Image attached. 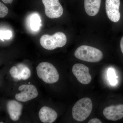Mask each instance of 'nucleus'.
<instances>
[{"label": "nucleus", "instance_id": "nucleus-1", "mask_svg": "<svg viewBox=\"0 0 123 123\" xmlns=\"http://www.w3.org/2000/svg\"><path fill=\"white\" fill-rule=\"evenodd\" d=\"M92 108V101L89 98H84L79 99L73 107V118L79 122L84 121L90 115Z\"/></svg>", "mask_w": 123, "mask_h": 123}, {"label": "nucleus", "instance_id": "nucleus-2", "mask_svg": "<svg viewBox=\"0 0 123 123\" xmlns=\"http://www.w3.org/2000/svg\"><path fill=\"white\" fill-rule=\"evenodd\" d=\"M74 55L78 59L91 63L99 62L103 56V53L99 49L86 45L78 48Z\"/></svg>", "mask_w": 123, "mask_h": 123}, {"label": "nucleus", "instance_id": "nucleus-3", "mask_svg": "<svg viewBox=\"0 0 123 123\" xmlns=\"http://www.w3.org/2000/svg\"><path fill=\"white\" fill-rule=\"evenodd\" d=\"M36 70L38 76L45 83L53 84L57 82L59 79L58 71L50 63L42 62L37 66Z\"/></svg>", "mask_w": 123, "mask_h": 123}, {"label": "nucleus", "instance_id": "nucleus-4", "mask_svg": "<svg viewBox=\"0 0 123 123\" xmlns=\"http://www.w3.org/2000/svg\"><path fill=\"white\" fill-rule=\"evenodd\" d=\"M40 42L43 48L51 50L64 46L67 42V38L64 33L58 32L53 35L45 34L42 36Z\"/></svg>", "mask_w": 123, "mask_h": 123}, {"label": "nucleus", "instance_id": "nucleus-5", "mask_svg": "<svg viewBox=\"0 0 123 123\" xmlns=\"http://www.w3.org/2000/svg\"><path fill=\"white\" fill-rule=\"evenodd\" d=\"M45 14L49 18H57L63 14V9L59 0H42Z\"/></svg>", "mask_w": 123, "mask_h": 123}, {"label": "nucleus", "instance_id": "nucleus-6", "mask_svg": "<svg viewBox=\"0 0 123 123\" xmlns=\"http://www.w3.org/2000/svg\"><path fill=\"white\" fill-rule=\"evenodd\" d=\"M18 90L21 92L15 95V99L21 102H26L37 97V90L32 85H23L19 86Z\"/></svg>", "mask_w": 123, "mask_h": 123}, {"label": "nucleus", "instance_id": "nucleus-7", "mask_svg": "<svg viewBox=\"0 0 123 123\" xmlns=\"http://www.w3.org/2000/svg\"><path fill=\"white\" fill-rule=\"evenodd\" d=\"M72 72L78 81L82 84L87 85L92 80V77L90 74L89 68L85 65L75 64L73 66Z\"/></svg>", "mask_w": 123, "mask_h": 123}, {"label": "nucleus", "instance_id": "nucleus-8", "mask_svg": "<svg viewBox=\"0 0 123 123\" xmlns=\"http://www.w3.org/2000/svg\"><path fill=\"white\" fill-rule=\"evenodd\" d=\"M120 2V0H106V12L108 17L114 22H118L120 18L119 11Z\"/></svg>", "mask_w": 123, "mask_h": 123}, {"label": "nucleus", "instance_id": "nucleus-9", "mask_svg": "<svg viewBox=\"0 0 123 123\" xmlns=\"http://www.w3.org/2000/svg\"><path fill=\"white\" fill-rule=\"evenodd\" d=\"M103 114L108 120L116 121L121 119L123 118V104L107 107L104 110Z\"/></svg>", "mask_w": 123, "mask_h": 123}, {"label": "nucleus", "instance_id": "nucleus-10", "mask_svg": "<svg viewBox=\"0 0 123 123\" xmlns=\"http://www.w3.org/2000/svg\"><path fill=\"white\" fill-rule=\"evenodd\" d=\"M7 108L11 119L13 121H18L22 112V104L15 100H10L7 102Z\"/></svg>", "mask_w": 123, "mask_h": 123}, {"label": "nucleus", "instance_id": "nucleus-11", "mask_svg": "<svg viewBox=\"0 0 123 123\" xmlns=\"http://www.w3.org/2000/svg\"><path fill=\"white\" fill-rule=\"evenodd\" d=\"M38 115L40 121L44 123H53L55 121L58 116L55 111L46 106L40 109Z\"/></svg>", "mask_w": 123, "mask_h": 123}, {"label": "nucleus", "instance_id": "nucleus-12", "mask_svg": "<svg viewBox=\"0 0 123 123\" xmlns=\"http://www.w3.org/2000/svg\"><path fill=\"white\" fill-rule=\"evenodd\" d=\"M101 0H85L84 6L86 14L93 17L98 13L101 6Z\"/></svg>", "mask_w": 123, "mask_h": 123}, {"label": "nucleus", "instance_id": "nucleus-13", "mask_svg": "<svg viewBox=\"0 0 123 123\" xmlns=\"http://www.w3.org/2000/svg\"><path fill=\"white\" fill-rule=\"evenodd\" d=\"M41 19L38 13H35L30 16L29 24L30 29L32 31H38L41 26Z\"/></svg>", "mask_w": 123, "mask_h": 123}, {"label": "nucleus", "instance_id": "nucleus-14", "mask_svg": "<svg viewBox=\"0 0 123 123\" xmlns=\"http://www.w3.org/2000/svg\"><path fill=\"white\" fill-rule=\"evenodd\" d=\"M31 72L30 69L27 67H24L18 74L17 79L20 80L22 79L26 80L29 79L31 76Z\"/></svg>", "mask_w": 123, "mask_h": 123}, {"label": "nucleus", "instance_id": "nucleus-15", "mask_svg": "<svg viewBox=\"0 0 123 123\" xmlns=\"http://www.w3.org/2000/svg\"><path fill=\"white\" fill-rule=\"evenodd\" d=\"M107 76L110 84L112 86L116 85L117 84V77L114 70L113 68H110L108 70Z\"/></svg>", "mask_w": 123, "mask_h": 123}, {"label": "nucleus", "instance_id": "nucleus-16", "mask_svg": "<svg viewBox=\"0 0 123 123\" xmlns=\"http://www.w3.org/2000/svg\"><path fill=\"white\" fill-rule=\"evenodd\" d=\"M12 36V33L11 31L0 30V39H9Z\"/></svg>", "mask_w": 123, "mask_h": 123}, {"label": "nucleus", "instance_id": "nucleus-17", "mask_svg": "<svg viewBox=\"0 0 123 123\" xmlns=\"http://www.w3.org/2000/svg\"><path fill=\"white\" fill-rule=\"evenodd\" d=\"M8 9L6 6L0 2V18H3L6 16L8 13Z\"/></svg>", "mask_w": 123, "mask_h": 123}, {"label": "nucleus", "instance_id": "nucleus-18", "mask_svg": "<svg viewBox=\"0 0 123 123\" xmlns=\"http://www.w3.org/2000/svg\"><path fill=\"white\" fill-rule=\"evenodd\" d=\"M10 73L13 77L15 79H17L19 72L17 68L15 66H13L10 69Z\"/></svg>", "mask_w": 123, "mask_h": 123}, {"label": "nucleus", "instance_id": "nucleus-19", "mask_svg": "<svg viewBox=\"0 0 123 123\" xmlns=\"http://www.w3.org/2000/svg\"><path fill=\"white\" fill-rule=\"evenodd\" d=\"M102 122L99 119L97 118L91 119L88 121V123H102Z\"/></svg>", "mask_w": 123, "mask_h": 123}, {"label": "nucleus", "instance_id": "nucleus-20", "mask_svg": "<svg viewBox=\"0 0 123 123\" xmlns=\"http://www.w3.org/2000/svg\"><path fill=\"white\" fill-rule=\"evenodd\" d=\"M120 46L121 51L123 55V36L121 38V41H120Z\"/></svg>", "mask_w": 123, "mask_h": 123}, {"label": "nucleus", "instance_id": "nucleus-21", "mask_svg": "<svg viewBox=\"0 0 123 123\" xmlns=\"http://www.w3.org/2000/svg\"><path fill=\"white\" fill-rule=\"evenodd\" d=\"M4 3L6 4H11L13 0H1Z\"/></svg>", "mask_w": 123, "mask_h": 123}, {"label": "nucleus", "instance_id": "nucleus-22", "mask_svg": "<svg viewBox=\"0 0 123 123\" xmlns=\"http://www.w3.org/2000/svg\"><path fill=\"white\" fill-rule=\"evenodd\" d=\"M3 122H0V123H3Z\"/></svg>", "mask_w": 123, "mask_h": 123}]
</instances>
